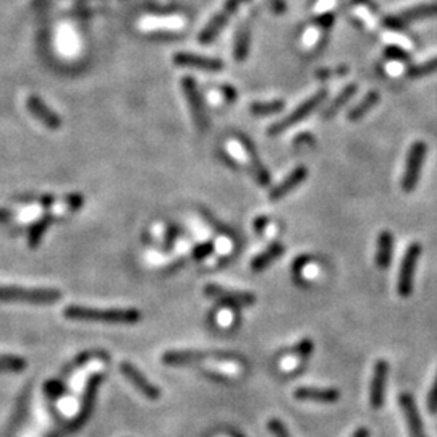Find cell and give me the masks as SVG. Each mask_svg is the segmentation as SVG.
<instances>
[{
  "label": "cell",
  "mask_w": 437,
  "mask_h": 437,
  "mask_svg": "<svg viewBox=\"0 0 437 437\" xmlns=\"http://www.w3.org/2000/svg\"><path fill=\"white\" fill-rule=\"evenodd\" d=\"M313 350H315V344H313V340L303 339L295 345L293 353H295L297 356H300V358H306V356H310L313 353Z\"/></svg>",
  "instance_id": "f1b7e54d"
},
{
  "label": "cell",
  "mask_w": 437,
  "mask_h": 437,
  "mask_svg": "<svg viewBox=\"0 0 437 437\" xmlns=\"http://www.w3.org/2000/svg\"><path fill=\"white\" fill-rule=\"evenodd\" d=\"M241 142H243L246 153H248V156H250L251 170H253V175H254L256 182H258L259 185H263V187H266V185H269V182H270L269 172L264 169L263 162H261V159L258 158V154H256L254 146L251 145V141L248 140V138H241Z\"/></svg>",
  "instance_id": "d6986e66"
},
{
  "label": "cell",
  "mask_w": 437,
  "mask_h": 437,
  "mask_svg": "<svg viewBox=\"0 0 437 437\" xmlns=\"http://www.w3.org/2000/svg\"><path fill=\"white\" fill-rule=\"evenodd\" d=\"M351 437H369V431L366 427H360V429L355 431V434Z\"/></svg>",
  "instance_id": "b9f144b4"
},
{
  "label": "cell",
  "mask_w": 437,
  "mask_h": 437,
  "mask_svg": "<svg viewBox=\"0 0 437 437\" xmlns=\"http://www.w3.org/2000/svg\"><path fill=\"white\" fill-rule=\"evenodd\" d=\"M13 218V214L6 207H0V224H7Z\"/></svg>",
  "instance_id": "f35d334b"
},
{
  "label": "cell",
  "mask_w": 437,
  "mask_h": 437,
  "mask_svg": "<svg viewBox=\"0 0 437 437\" xmlns=\"http://www.w3.org/2000/svg\"><path fill=\"white\" fill-rule=\"evenodd\" d=\"M207 358V355L192 350H170L162 355V363L167 366H189Z\"/></svg>",
  "instance_id": "ac0fdd59"
},
{
  "label": "cell",
  "mask_w": 437,
  "mask_h": 437,
  "mask_svg": "<svg viewBox=\"0 0 437 437\" xmlns=\"http://www.w3.org/2000/svg\"><path fill=\"white\" fill-rule=\"evenodd\" d=\"M28 366L26 360L15 355H0V371L6 373H20Z\"/></svg>",
  "instance_id": "484cf974"
},
{
  "label": "cell",
  "mask_w": 437,
  "mask_h": 437,
  "mask_svg": "<svg viewBox=\"0 0 437 437\" xmlns=\"http://www.w3.org/2000/svg\"><path fill=\"white\" fill-rule=\"evenodd\" d=\"M266 224H268V218H266V217H259L258 221H256V224H254L256 232H258V234H259V232H263Z\"/></svg>",
  "instance_id": "60d3db41"
},
{
  "label": "cell",
  "mask_w": 437,
  "mask_h": 437,
  "mask_svg": "<svg viewBox=\"0 0 437 437\" xmlns=\"http://www.w3.org/2000/svg\"><path fill=\"white\" fill-rule=\"evenodd\" d=\"M332 23H334V15H332V13H326V15L316 18V25H319L322 28H331Z\"/></svg>",
  "instance_id": "8d00e7d4"
},
{
  "label": "cell",
  "mask_w": 437,
  "mask_h": 437,
  "mask_svg": "<svg viewBox=\"0 0 437 437\" xmlns=\"http://www.w3.org/2000/svg\"><path fill=\"white\" fill-rule=\"evenodd\" d=\"M204 293H206L209 298H214V300L229 306H250L256 303L254 293L243 292V290H230L216 283L206 285V287H204Z\"/></svg>",
  "instance_id": "52a82bcc"
},
{
  "label": "cell",
  "mask_w": 437,
  "mask_h": 437,
  "mask_svg": "<svg viewBox=\"0 0 437 437\" xmlns=\"http://www.w3.org/2000/svg\"><path fill=\"white\" fill-rule=\"evenodd\" d=\"M243 2H246V0H225L222 10L218 12L217 15H214L211 18V21L204 26V30L199 32V42H201V44H209V42L216 39V36L221 32L222 28L227 25L229 18L234 15L236 8H239Z\"/></svg>",
  "instance_id": "ba28073f"
},
{
  "label": "cell",
  "mask_w": 437,
  "mask_h": 437,
  "mask_svg": "<svg viewBox=\"0 0 437 437\" xmlns=\"http://www.w3.org/2000/svg\"><path fill=\"white\" fill-rule=\"evenodd\" d=\"M326 97H327L326 89H321V91H317L315 96H311L310 99H306V101L303 102L301 106H298L292 113H288L287 117L282 118V120L275 122L274 125H270L268 133H269V135H280V133H283L285 130H288L290 127H293V125H295V123L301 122L303 118H306L313 111H316V109L319 107V104L326 101Z\"/></svg>",
  "instance_id": "3957f363"
},
{
  "label": "cell",
  "mask_w": 437,
  "mask_h": 437,
  "mask_svg": "<svg viewBox=\"0 0 437 437\" xmlns=\"http://www.w3.org/2000/svg\"><path fill=\"white\" fill-rule=\"evenodd\" d=\"M386 55L389 57V59H396V60H403L407 62L410 57H408V54L405 50H402L400 47H396V46H391L386 49Z\"/></svg>",
  "instance_id": "d590c367"
},
{
  "label": "cell",
  "mask_w": 437,
  "mask_h": 437,
  "mask_svg": "<svg viewBox=\"0 0 437 437\" xmlns=\"http://www.w3.org/2000/svg\"><path fill=\"white\" fill-rule=\"evenodd\" d=\"M431 17H437V3H421V6L408 8V10L400 13V15L387 17L386 20H384V25L393 28V30H398V28L405 26L408 23Z\"/></svg>",
  "instance_id": "7c38bea8"
},
{
  "label": "cell",
  "mask_w": 437,
  "mask_h": 437,
  "mask_svg": "<svg viewBox=\"0 0 437 437\" xmlns=\"http://www.w3.org/2000/svg\"><path fill=\"white\" fill-rule=\"evenodd\" d=\"M175 65L178 66H189V68H199V70H209V71H218L224 68L222 60L212 59V57L198 55V54H188V52H180L174 55Z\"/></svg>",
  "instance_id": "9a60e30c"
},
{
  "label": "cell",
  "mask_w": 437,
  "mask_h": 437,
  "mask_svg": "<svg viewBox=\"0 0 437 437\" xmlns=\"http://www.w3.org/2000/svg\"><path fill=\"white\" fill-rule=\"evenodd\" d=\"M421 254L420 243H411L408 246L405 256L400 264V272H398V295L407 298L413 292V277H415V270L418 259Z\"/></svg>",
  "instance_id": "5b68a950"
},
{
  "label": "cell",
  "mask_w": 437,
  "mask_h": 437,
  "mask_svg": "<svg viewBox=\"0 0 437 437\" xmlns=\"http://www.w3.org/2000/svg\"><path fill=\"white\" fill-rule=\"evenodd\" d=\"M301 142H308V145H311V142H313V136H310V135H301L300 138H298L297 145H301Z\"/></svg>",
  "instance_id": "7bdbcfd3"
},
{
  "label": "cell",
  "mask_w": 437,
  "mask_h": 437,
  "mask_svg": "<svg viewBox=\"0 0 437 437\" xmlns=\"http://www.w3.org/2000/svg\"><path fill=\"white\" fill-rule=\"evenodd\" d=\"M398 405H400L403 416H405L410 437H427L425 426H422L421 415H420V411H418L416 402L411 393H408V392L400 393V396H398Z\"/></svg>",
  "instance_id": "8fae6325"
},
{
  "label": "cell",
  "mask_w": 437,
  "mask_h": 437,
  "mask_svg": "<svg viewBox=\"0 0 437 437\" xmlns=\"http://www.w3.org/2000/svg\"><path fill=\"white\" fill-rule=\"evenodd\" d=\"M293 397L301 402L316 403H335L340 398V392L337 389H319V387H298L293 392Z\"/></svg>",
  "instance_id": "2e32d148"
},
{
  "label": "cell",
  "mask_w": 437,
  "mask_h": 437,
  "mask_svg": "<svg viewBox=\"0 0 437 437\" xmlns=\"http://www.w3.org/2000/svg\"><path fill=\"white\" fill-rule=\"evenodd\" d=\"M37 201H39V204H41L42 207L47 209V207L54 206V203L57 201V198L52 196V194H44V196H39V199H37Z\"/></svg>",
  "instance_id": "74e56055"
},
{
  "label": "cell",
  "mask_w": 437,
  "mask_h": 437,
  "mask_svg": "<svg viewBox=\"0 0 437 437\" xmlns=\"http://www.w3.org/2000/svg\"><path fill=\"white\" fill-rule=\"evenodd\" d=\"M283 107H285V104L282 101L254 102L250 106V111H251V113H254V115L266 117V115H272V113L280 112Z\"/></svg>",
  "instance_id": "4316f807"
},
{
  "label": "cell",
  "mask_w": 437,
  "mask_h": 437,
  "mask_svg": "<svg viewBox=\"0 0 437 437\" xmlns=\"http://www.w3.org/2000/svg\"><path fill=\"white\" fill-rule=\"evenodd\" d=\"M214 251V245L211 243V241H204V243L198 245L196 248L193 250V258L201 261V259H206L209 254H211Z\"/></svg>",
  "instance_id": "4dcf8cb0"
},
{
  "label": "cell",
  "mask_w": 437,
  "mask_h": 437,
  "mask_svg": "<svg viewBox=\"0 0 437 437\" xmlns=\"http://www.w3.org/2000/svg\"><path fill=\"white\" fill-rule=\"evenodd\" d=\"M62 298L57 288H26L17 285H0V303H30V305H52Z\"/></svg>",
  "instance_id": "7a4b0ae2"
},
{
  "label": "cell",
  "mask_w": 437,
  "mask_h": 437,
  "mask_svg": "<svg viewBox=\"0 0 437 437\" xmlns=\"http://www.w3.org/2000/svg\"><path fill=\"white\" fill-rule=\"evenodd\" d=\"M378 101H379V94H378L376 91L368 93L366 96H364L363 101H361V102L358 104V106L353 107V109H351V111L348 112V120H351V122L360 120L361 117L366 115V113H368L369 111H371V109H373L374 106H376Z\"/></svg>",
  "instance_id": "d4e9b609"
},
{
  "label": "cell",
  "mask_w": 437,
  "mask_h": 437,
  "mask_svg": "<svg viewBox=\"0 0 437 437\" xmlns=\"http://www.w3.org/2000/svg\"><path fill=\"white\" fill-rule=\"evenodd\" d=\"M346 71H348V68H346V66H339V68H329V70H317L316 71V75H317V78H331V77H342V75H345Z\"/></svg>",
  "instance_id": "e575fe53"
},
{
  "label": "cell",
  "mask_w": 437,
  "mask_h": 437,
  "mask_svg": "<svg viewBox=\"0 0 437 437\" xmlns=\"http://www.w3.org/2000/svg\"><path fill=\"white\" fill-rule=\"evenodd\" d=\"M52 222H54V216L47 212L42 217L37 218L35 224L30 227V230H28V246H30L31 250H36L37 246L41 245V241L44 239L46 232L50 227Z\"/></svg>",
  "instance_id": "ffe728a7"
},
{
  "label": "cell",
  "mask_w": 437,
  "mask_h": 437,
  "mask_svg": "<svg viewBox=\"0 0 437 437\" xmlns=\"http://www.w3.org/2000/svg\"><path fill=\"white\" fill-rule=\"evenodd\" d=\"M308 177V170L306 167H303V165H298V167L295 170H292L290 172V175L285 180H282L277 187L272 188V192L269 193V198L272 199V201H277V199L287 196V194L290 192H293L298 185H301L303 182H305V178Z\"/></svg>",
  "instance_id": "e0dca14e"
},
{
  "label": "cell",
  "mask_w": 437,
  "mask_h": 437,
  "mask_svg": "<svg viewBox=\"0 0 437 437\" xmlns=\"http://www.w3.org/2000/svg\"><path fill=\"white\" fill-rule=\"evenodd\" d=\"M283 253V245L282 243H272L268 246L263 253H259L258 256H254V259L251 261V269L254 272H259V270H264L269 264H272L274 261H277Z\"/></svg>",
  "instance_id": "44dd1931"
},
{
  "label": "cell",
  "mask_w": 437,
  "mask_h": 437,
  "mask_svg": "<svg viewBox=\"0 0 437 437\" xmlns=\"http://www.w3.org/2000/svg\"><path fill=\"white\" fill-rule=\"evenodd\" d=\"M355 93H356V84L355 83H351V84H348V86H345L344 89H342V93L339 94V96H337L334 101H332L331 106L326 109L324 113H322V117H324L326 120H329V118L334 117L335 113L339 112L340 109L344 107L351 97H353Z\"/></svg>",
  "instance_id": "603a6c76"
},
{
  "label": "cell",
  "mask_w": 437,
  "mask_h": 437,
  "mask_svg": "<svg viewBox=\"0 0 437 437\" xmlns=\"http://www.w3.org/2000/svg\"><path fill=\"white\" fill-rule=\"evenodd\" d=\"M250 50V26L243 23L240 26V30L236 31V37H235V44H234V55L235 59L241 62L246 59Z\"/></svg>",
  "instance_id": "cb8c5ba5"
},
{
  "label": "cell",
  "mask_w": 437,
  "mask_h": 437,
  "mask_svg": "<svg viewBox=\"0 0 437 437\" xmlns=\"http://www.w3.org/2000/svg\"><path fill=\"white\" fill-rule=\"evenodd\" d=\"M222 93L225 94V97H227V101H235V97H236V93H235V89L234 88H230V86H224L222 88Z\"/></svg>",
  "instance_id": "ab89813d"
},
{
  "label": "cell",
  "mask_w": 437,
  "mask_h": 437,
  "mask_svg": "<svg viewBox=\"0 0 437 437\" xmlns=\"http://www.w3.org/2000/svg\"><path fill=\"white\" fill-rule=\"evenodd\" d=\"M268 429L270 431V434H272L274 437H292L290 436V432L287 427H285V425L280 420H269L268 422Z\"/></svg>",
  "instance_id": "f546056e"
},
{
  "label": "cell",
  "mask_w": 437,
  "mask_h": 437,
  "mask_svg": "<svg viewBox=\"0 0 437 437\" xmlns=\"http://www.w3.org/2000/svg\"><path fill=\"white\" fill-rule=\"evenodd\" d=\"M427 410H429L432 415H437V374L434 382H432L431 391L427 393Z\"/></svg>",
  "instance_id": "1f68e13d"
},
{
  "label": "cell",
  "mask_w": 437,
  "mask_h": 437,
  "mask_svg": "<svg viewBox=\"0 0 437 437\" xmlns=\"http://www.w3.org/2000/svg\"><path fill=\"white\" fill-rule=\"evenodd\" d=\"M426 153H427V148L425 142L422 141L413 142L410 153H408V158H407L405 174H403V178H402L403 192L410 193L416 188L418 180H420L422 162H425V158H426Z\"/></svg>",
  "instance_id": "277c9868"
},
{
  "label": "cell",
  "mask_w": 437,
  "mask_h": 437,
  "mask_svg": "<svg viewBox=\"0 0 437 437\" xmlns=\"http://www.w3.org/2000/svg\"><path fill=\"white\" fill-rule=\"evenodd\" d=\"M120 373L125 376V379H128V381L133 384V387H135L138 392H141L146 398H149V400H158L160 397L159 387L151 382L135 364L130 363V361H122Z\"/></svg>",
  "instance_id": "9c48e42d"
},
{
  "label": "cell",
  "mask_w": 437,
  "mask_h": 437,
  "mask_svg": "<svg viewBox=\"0 0 437 437\" xmlns=\"http://www.w3.org/2000/svg\"><path fill=\"white\" fill-rule=\"evenodd\" d=\"M389 369L391 368H389V363L386 360H378L376 363H374L371 387H369V403H371L374 410H378V408H381L384 405Z\"/></svg>",
  "instance_id": "30bf717a"
},
{
  "label": "cell",
  "mask_w": 437,
  "mask_h": 437,
  "mask_svg": "<svg viewBox=\"0 0 437 437\" xmlns=\"http://www.w3.org/2000/svg\"><path fill=\"white\" fill-rule=\"evenodd\" d=\"M28 111L36 120H39L42 125L49 130H59L62 127V118L59 117L54 109H50L47 104L42 101L39 96H30L26 99Z\"/></svg>",
  "instance_id": "4fadbf2b"
},
{
  "label": "cell",
  "mask_w": 437,
  "mask_h": 437,
  "mask_svg": "<svg viewBox=\"0 0 437 437\" xmlns=\"http://www.w3.org/2000/svg\"><path fill=\"white\" fill-rule=\"evenodd\" d=\"M182 89L185 93V97H187L189 111H192L193 120L196 123V127L199 130L204 131L209 128V120H207V113L206 109H204V102L201 94H199L198 84L192 77H185L182 80Z\"/></svg>",
  "instance_id": "8992f818"
},
{
  "label": "cell",
  "mask_w": 437,
  "mask_h": 437,
  "mask_svg": "<svg viewBox=\"0 0 437 437\" xmlns=\"http://www.w3.org/2000/svg\"><path fill=\"white\" fill-rule=\"evenodd\" d=\"M65 199H66V206H68V209H70L71 212H77V211H80V209L83 207L84 199H83V196L80 193H71Z\"/></svg>",
  "instance_id": "d6a6232c"
},
{
  "label": "cell",
  "mask_w": 437,
  "mask_h": 437,
  "mask_svg": "<svg viewBox=\"0 0 437 437\" xmlns=\"http://www.w3.org/2000/svg\"><path fill=\"white\" fill-rule=\"evenodd\" d=\"M64 316L73 321L102 322V324H136L141 319V313L135 308H111V310H97L80 305H70L64 310Z\"/></svg>",
  "instance_id": "6da1fadb"
},
{
  "label": "cell",
  "mask_w": 437,
  "mask_h": 437,
  "mask_svg": "<svg viewBox=\"0 0 437 437\" xmlns=\"http://www.w3.org/2000/svg\"><path fill=\"white\" fill-rule=\"evenodd\" d=\"M46 392L49 397L57 398L65 392V387L62 386V382H59V381H49L46 384Z\"/></svg>",
  "instance_id": "836d02e7"
},
{
  "label": "cell",
  "mask_w": 437,
  "mask_h": 437,
  "mask_svg": "<svg viewBox=\"0 0 437 437\" xmlns=\"http://www.w3.org/2000/svg\"><path fill=\"white\" fill-rule=\"evenodd\" d=\"M101 381H102L101 374H96V376H93L91 379H89L86 391H84V396H83V400H82V408H80L78 416L75 418L73 422H71V429H78V427H82L84 422L88 421V418L91 416L94 402H96L97 389H99V384H101Z\"/></svg>",
  "instance_id": "5bb4252c"
},
{
  "label": "cell",
  "mask_w": 437,
  "mask_h": 437,
  "mask_svg": "<svg viewBox=\"0 0 437 437\" xmlns=\"http://www.w3.org/2000/svg\"><path fill=\"white\" fill-rule=\"evenodd\" d=\"M434 71H437V57L427 62H422V64L420 65L411 66V68H408L407 75L410 78H422V77H426V75L434 73Z\"/></svg>",
  "instance_id": "83f0119b"
},
{
  "label": "cell",
  "mask_w": 437,
  "mask_h": 437,
  "mask_svg": "<svg viewBox=\"0 0 437 437\" xmlns=\"http://www.w3.org/2000/svg\"><path fill=\"white\" fill-rule=\"evenodd\" d=\"M392 250H393L392 234H389V232H382L378 239V254H376V263L381 269H386L391 266Z\"/></svg>",
  "instance_id": "7402d4cb"
}]
</instances>
